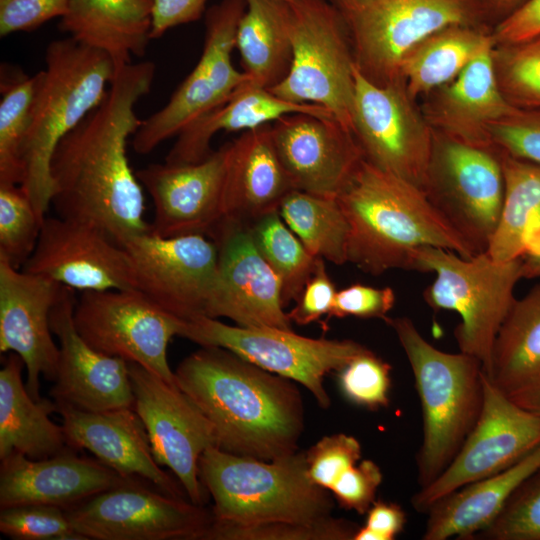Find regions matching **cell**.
<instances>
[{"mask_svg":"<svg viewBox=\"0 0 540 540\" xmlns=\"http://www.w3.org/2000/svg\"><path fill=\"white\" fill-rule=\"evenodd\" d=\"M180 337L200 346L227 349L264 370L298 382L322 408L330 405L323 386L325 376L339 371L366 349L352 340L314 339L272 327L230 326L208 316L184 321Z\"/></svg>","mask_w":540,"mask_h":540,"instance_id":"7c38bea8","label":"cell"},{"mask_svg":"<svg viewBox=\"0 0 540 540\" xmlns=\"http://www.w3.org/2000/svg\"><path fill=\"white\" fill-rule=\"evenodd\" d=\"M291 113L334 118L329 111L320 106L289 102L266 88L245 82L223 105L186 126L177 135V140L167 154L165 162L172 164L200 162L213 152L210 142L218 132L252 130Z\"/></svg>","mask_w":540,"mask_h":540,"instance_id":"4dcf8cb0","label":"cell"},{"mask_svg":"<svg viewBox=\"0 0 540 540\" xmlns=\"http://www.w3.org/2000/svg\"><path fill=\"white\" fill-rule=\"evenodd\" d=\"M359 527L347 520L325 519L312 523L271 522L245 527L210 525L205 540H353Z\"/></svg>","mask_w":540,"mask_h":540,"instance_id":"b9f144b4","label":"cell"},{"mask_svg":"<svg viewBox=\"0 0 540 540\" xmlns=\"http://www.w3.org/2000/svg\"><path fill=\"white\" fill-rule=\"evenodd\" d=\"M484 48L449 83L419 105L433 131L479 147H493L489 126L515 109L504 97L494 70L492 50Z\"/></svg>","mask_w":540,"mask_h":540,"instance_id":"4316f807","label":"cell"},{"mask_svg":"<svg viewBox=\"0 0 540 540\" xmlns=\"http://www.w3.org/2000/svg\"><path fill=\"white\" fill-rule=\"evenodd\" d=\"M539 445L540 416L515 403L483 373L476 424L444 472L413 495L412 507L426 514L440 498L509 468Z\"/></svg>","mask_w":540,"mask_h":540,"instance_id":"2e32d148","label":"cell"},{"mask_svg":"<svg viewBox=\"0 0 540 540\" xmlns=\"http://www.w3.org/2000/svg\"><path fill=\"white\" fill-rule=\"evenodd\" d=\"M228 145L224 220L251 224L278 211L282 200L295 189L275 149L271 123L242 132Z\"/></svg>","mask_w":540,"mask_h":540,"instance_id":"83f0119b","label":"cell"},{"mask_svg":"<svg viewBox=\"0 0 540 540\" xmlns=\"http://www.w3.org/2000/svg\"><path fill=\"white\" fill-rule=\"evenodd\" d=\"M390 371L388 363L366 348L338 371L341 390L357 405L368 409L386 407L389 403Z\"/></svg>","mask_w":540,"mask_h":540,"instance_id":"f6af8a7d","label":"cell"},{"mask_svg":"<svg viewBox=\"0 0 540 540\" xmlns=\"http://www.w3.org/2000/svg\"><path fill=\"white\" fill-rule=\"evenodd\" d=\"M0 531L15 540H86L75 531L65 509L49 505L1 509Z\"/></svg>","mask_w":540,"mask_h":540,"instance_id":"ee69618b","label":"cell"},{"mask_svg":"<svg viewBox=\"0 0 540 540\" xmlns=\"http://www.w3.org/2000/svg\"><path fill=\"white\" fill-rule=\"evenodd\" d=\"M395 292L391 287L375 288L356 283L337 291L330 317L385 319L395 304Z\"/></svg>","mask_w":540,"mask_h":540,"instance_id":"f907efd6","label":"cell"},{"mask_svg":"<svg viewBox=\"0 0 540 540\" xmlns=\"http://www.w3.org/2000/svg\"><path fill=\"white\" fill-rule=\"evenodd\" d=\"M210 238L218 262L204 316L226 317L241 327L292 330L281 280L257 249L249 224L223 220Z\"/></svg>","mask_w":540,"mask_h":540,"instance_id":"d6986e66","label":"cell"},{"mask_svg":"<svg viewBox=\"0 0 540 540\" xmlns=\"http://www.w3.org/2000/svg\"><path fill=\"white\" fill-rule=\"evenodd\" d=\"M228 150L226 143L197 163H153L136 172L153 202V233L162 237L213 234L224 220Z\"/></svg>","mask_w":540,"mask_h":540,"instance_id":"44dd1931","label":"cell"},{"mask_svg":"<svg viewBox=\"0 0 540 540\" xmlns=\"http://www.w3.org/2000/svg\"><path fill=\"white\" fill-rule=\"evenodd\" d=\"M336 292L335 285L326 271L324 259L318 258L296 305L288 313L290 320L299 325H307L324 315L329 316Z\"/></svg>","mask_w":540,"mask_h":540,"instance_id":"816d5d0a","label":"cell"},{"mask_svg":"<svg viewBox=\"0 0 540 540\" xmlns=\"http://www.w3.org/2000/svg\"><path fill=\"white\" fill-rule=\"evenodd\" d=\"M277 1H292V0H277Z\"/></svg>","mask_w":540,"mask_h":540,"instance_id":"91938a15","label":"cell"},{"mask_svg":"<svg viewBox=\"0 0 540 540\" xmlns=\"http://www.w3.org/2000/svg\"><path fill=\"white\" fill-rule=\"evenodd\" d=\"M488 132L491 144L501 152L540 165V109L515 107Z\"/></svg>","mask_w":540,"mask_h":540,"instance_id":"bcb514c9","label":"cell"},{"mask_svg":"<svg viewBox=\"0 0 540 540\" xmlns=\"http://www.w3.org/2000/svg\"><path fill=\"white\" fill-rule=\"evenodd\" d=\"M22 270L81 291L135 290L126 249L100 229L46 217L34 251Z\"/></svg>","mask_w":540,"mask_h":540,"instance_id":"ffe728a7","label":"cell"},{"mask_svg":"<svg viewBox=\"0 0 540 540\" xmlns=\"http://www.w3.org/2000/svg\"><path fill=\"white\" fill-rule=\"evenodd\" d=\"M134 478L65 509L76 532L93 540L204 539L212 513Z\"/></svg>","mask_w":540,"mask_h":540,"instance_id":"9a60e30c","label":"cell"},{"mask_svg":"<svg viewBox=\"0 0 540 540\" xmlns=\"http://www.w3.org/2000/svg\"><path fill=\"white\" fill-rule=\"evenodd\" d=\"M155 73L151 61L122 68L103 100L59 142L50 162L57 215L92 225L121 246L151 230L127 143L142 122L135 106L150 92Z\"/></svg>","mask_w":540,"mask_h":540,"instance_id":"6da1fadb","label":"cell"},{"mask_svg":"<svg viewBox=\"0 0 540 540\" xmlns=\"http://www.w3.org/2000/svg\"><path fill=\"white\" fill-rule=\"evenodd\" d=\"M285 4L292 62L269 91L289 102L320 106L352 132L355 61L342 14L331 0Z\"/></svg>","mask_w":540,"mask_h":540,"instance_id":"9c48e42d","label":"cell"},{"mask_svg":"<svg viewBox=\"0 0 540 540\" xmlns=\"http://www.w3.org/2000/svg\"><path fill=\"white\" fill-rule=\"evenodd\" d=\"M74 324L94 349L141 365L176 385L167 347L180 336L184 320L163 310L137 290L83 291Z\"/></svg>","mask_w":540,"mask_h":540,"instance_id":"4fadbf2b","label":"cell"},{"mask_svg":"<svg viewBox=\"0 0 540 540\" xmlns=\"http://www.w3.org/2000/svg\"><path fill=\"white\" fill-rule=\"evenodd\" d=\"M134 410L148 433L160 466L177 477L189 500L202 506L207 490L199 477L203 452L217 448L214 426L178 386L169 384L141 365L128 362Z\"/></svg>","mask_w":540,"mask_h":540,"instance_id":"e0dca14e","label":"cell"},{"mask_svg":"<svg viewBox=\"0 0 540 540\" xmlns=\"http://www.w3.org/2000/svg\"><path fill=\"white\" fill-rule=\"evenodd\" d=\"M521 259L523 278L540 277V223L531 231Z\"/></svg>","mask_w":540,"mask_h":540,"instance_id":"9f6ffc18","label":"cell"},{"mask_svg":"<svg viewBox=\"0 0 540 540\" xmlns=\"http://www.w3.org/2000/svg\"><path fill=\"white\" fill-rule=\"evenodd\" d=\"M151 39L162 37L169 29L201 18L207 0H151Z\"/></svg>","mask_w":540,"mask_h":540,"instance_id":"db71d44e","label":"cell"},{"mask_svg":"<svg viewBox=\"0 0 540 540\" xmlns=\"http://www.w3.org/2000/svg\"><path fill=\"white\" fill-rule=\"evenodd\" d=\"M382 479L379 466L371 460H363L346 470L330 491L342 507L364 514L375 502Z\"/></svg>","mask_w":540,"mask_h":540,"instance_id":"681fc988","label":"cell"},{"mask_svg":"<svg viewBox=\"0 0 540 540\" xmlns=\"http://www.w3.org/2000/svg\"><path fill=\"white\" fill-rule=\"evenodd\" d=\"M406 523V514L400 505L392 502L375 501L367 511L366 528L378 540H392Z\"/></svg>","mask_w":540,"mask_h":540,"instance_id":"11a10c76","label":"cell"},{"mask_svg":"<svg viewBox=\"0 0 540 540\" xmlns=\"http://www.w3.org/2000/svg\"><path fill=\"white\" fill-rule=\"evenodd\" d=\"M246 0H222L205 16L202 54L194 69L158 111L142 120L133 149L148 154L186 126L227 102L248 76L232 63L236 33Z\"/></svg>","mask_w":540,"mask_h":540,"instance_id":"8fae6325","label":"cell"},{"mask_svg":"<svg viewBox=\"0 0 540 540\" xmlns=\"http://www.w3.org/2000/svg\"><path fill=\"white\" fill-rule=\"evenodd\" d=\"M134 478L68 450L40 460L14 452L1 459L0 507L36 504L67 509Z\"/></svg>","mask_w":540,"mask_h":540,"instance_id":"d4e9b609","label":"cell"},{"mask_svg":"<svg viewBox=\"0 0 540 540\" xmlns=\"http://www.w3.org/2000/svg\"><path fill=\"white\" fill-rule=\"evenodd\" d=\"M352 132L364 158L423 188L434 131L403 80L378 85L356 68Z\"/></svg>","mask_w":540,"mask_h":540,"instance_id":"5bb4252c","label":"cell"},{"mask_svg":"<svg viewBox=\"0 0 540 540\" xmlns=\"http://www.w3.org/2000/svg\"><path fill=\"white\" fill-rule=\"evenodd\" d=\"M540 467V445L509 468L440 498L427 511L423 540H471L499 516L511 495Z\"/></svg>","mask_w":540,"mask_h":540,"instance_id":"f546056e","label":"cell"},{"mask_svg":"<svg viewBox=\"0 0 540 540\" xmlns=\"http://www.w3.org/2000/svg\"><path fill=\"white\" fill-rule=\"evenodd\" d=\"M0 101V184L21 185V147L41 71L29 76L21 71L1 74Z\"/></svg>","mask_w":540,"mask_h":540,"instance_id":"f35d334b","label":"cell"},{"mask_svg":"<svg viewBox=\"0 0 540 540\" xmlns=\"http://www.w3.org/2000/svg\"><path fill=\"white\" fill-rule=\"evenodd\" d=\"M24 362L12 352L0 370V460L17 452L32 460L65 452L63 426L49 415L57 404L46 398L34 400L22 382Z\"/></svg>","mask_w":540,"mask_h":540,"instance_id":"1f68e13d","label":"cell"},{"mask_svg":"<svg viewBox=\"0 0 540 540\" xmlns=\"http://www.w3.org/2000/svg\"><path fill=\"white\" fill-rule=\"evenodd\" d=\"M336 199L349 224L347 262L365 273L413 270L415 253L427 246L476 255L421 188L365 158Z\"/></svg>","mask_w":540,"mask_h":540,"instance_id":"3957f363","label":"cell"},{"mask_svg":"<svg viewBox=\"0 0 540 540\" xmlns=\"http://www.w3.org/2000/svg\"><path fill=\"white\" fill-rule=\"evenodd\" d=\"M43 220L20 185L0 184V258L23 266L37 244Z\"/></svg>","mask_w":540,"mask_h":540,"instance_id":"60d3db41","label":"cell"},{"mask_svg":"<svg viewBox=\"0 0 540 540\" xmlns=\"http://www.w3.org/2000/svg\"><path fill=\"white\" fill-rule=\"evenodd\" d=\"M472 540H540V467L520 484L493 523Z\"/></svg>","mask_w":540,"mask_h":540,"instance_id":"7bdbcfd3","label":"cell"},{"mask_svg":"<svg viewBox=\"0 0 540 540\" xmlns=\"http://www.w3.org/2000/svg\"><path fill=\"white\" fill-rule=\"evenodd\" d=\"M123 247L132 261L135 290L182 320L205 315L218 262L212 239L203 234L162 237L150 230Z\"/></svg>","mask_w":540,"mask_h":540,"instance_id":"ac0fdd59","label":"cell"},{"mask_svg":"<svg viewBox=\"0 0 540 540\" xmlns=\"http://www.w3.org/2000/svg\"><path fill=\"white\" fill-rule=\"evenodd\" d=\"M422 190L474 254L487 251L504 196L501 153L497 148L473 146L434 131Z\"/></svg>","mask_w":540,"mask_h":540,"instance_id":"30bf717a","label":"cell"},{"mask_svg":"<svg viewBox=\"0 0 540 540\" xmlns=\"http://www.w3.org/2000/svg\"><path fill=\"white\" fill-rule=\"evenodd\" d=\"M346 23L355 66L369 81L402 80L405 55L450 25L494 27L482 0H331Z\"/></svg>","mask_w":540,"mask_h":540,"instance_id":"ba28073f","label":"cell"},{"mask_svg":"<svg viewBox=\"0 0 540 540\" xmlns=\"http://www.w3.org/2000/svg\"><path fill=\"white\" fill-rule=\"evenodd\" d=\"M492 28L446 26L417 43L403 58L400 76L416 102L456 78L487 46Z\"/></svg>","mask_w":540,"mask_h":540,"instance_id":"d6a6232c","label":"cell"},{"mask_svg":"<svg viewBox=\"0 0 540 540\" xmlns=\"http://www.w3.org/2000/svg\"><path fill=\"white\" fill-rule=\"evenodd\" d=\"M21 147V188L44 221L51 206L50 162L59 142L105 97L115 76L104 52L68 37L49 43Z\"/></svg>","mask_w":540,"mask_h":540,"instance_id":"277c9868","label":"cell"},{"mask_svg":"<svg viewBox=\"0 0 540 540\" xmlns=\"http://www.w3.org/2000/svg\"><path fill=\"white\" fill-rule=\"evenodd\" d=\"M413 270L433 272L424 290L425 302L434 310L460 315L454 330L459 350L477 358L487 375L497 334L516 298L522 277V259H493L487 252L471 258L438 247H422L414 255Z\"/></svg>","mask_w":540,"mask_h":540,"instance_id":"52a82bcc","label":"cell"},{"mask_svg":"<svg viewBox=\"0 0 540 540\" xmlns=\"http://www.w3.org/2000/svg\"><path fill=\"white\" fill-rule=\"evenodd\" d=\"M249 227L260 254L281 280L284 306L296 302L318 258L309 253L278 211L261 216Z\"/></svg>","mask_w":540,"mask_h":540,"instance_id":"74e56055","label":"cell"},{"mask_svg":"<svg viewBox=\"0 0 540 540\" xmlns=\"http://www.w3.org/2000/svg\"><path fill=\"white\" fill-rule=\"evenodd\" d=\"M56 404L70 448L86 449L119 474L142 478L165 494L183 498L181 488L156 462L145 425L133 407L90 412Z\"/></svg>","mask_w":540,"mask_h":540,"instance_id":"484cf974","label":"cell"},{"mask_svg":"<svg viewBox=\"0 0 540 540\" xmlns=\"http://www.w3.org/2000/svg\"><path fill=\"white\" fill-rule=\"evenodd\" d=\"M59 30L85 46L106 53L115 75L143 57L151 40V0H70Z\"/></svg>","mask_w":540,"mask_h":540,"instance_id":"f1b7e54d","label":"cell"},{"mask_svg":"<svg viewBox=\"0 0 540 540\" xmlns=\"http://www.w3.org/2000/svg\"><path fill=\"white\" fill-rule=\"evenodd\" d=\"M235 48L249 82L270 90L288 74L292 43L285 1L246 0Z\"/></svg>","mask_w":540,"mask_h":540,"instance_id":"836d02e7","label":"cell"},{"mask_svg":"<svg viewBox=\"0 0 540 540\" xmlns=\"http://www.w3.org/2000/svg\"><path fill=\"white\" fill-rule=\"evenodd\" d=\"M67 287L15 268L0 258V352L18 354L27 370L26 389L39 400V377L54 381L59 347L52 339L50 314Z\"/></svg>","mask_w":540,"mask_h":540,"instance_id":"603a6c76","label":"cell"},{"mask_svg":"<svg viewBox=\"0 0 540 540\" xmlns=\"http://www.w3.org/2000/svg\"><path fill=\"white\" fill-rule=\"evenodd\" d=\"M500 153L504 196L486 252L495 260L509 261L523 256L531 231L540 223V165Z\"/></svg>","mask_w":540,"mask_h":540,"instance_id":"d590c367","label":"cell"},{"mask_svg":"<svg viewBox=\"0 0 540 540\" xmlns=\"http://www.w3.org/2000/svg\"><path fill=\"white\" fill-rule=\"evenodd\" d=\"M278 212L311 255L337 265L347 262L349 224L336 198L292 190Z\"/></svg>","mask_w":540,"mask_h":540,"instance_id":"8d00e7d4","label":"cell"},{"mask_svg":"<svg viewBox=\"0 0 540 540\" xmlns=\"http://www.w3.org/2000/svg\"><path fill=\"white\" fill-rule=\"evenodd\" d=\"M486 376L507 396L540 383V285L512 305L495 339Z\"/></svg>","mask_w":540,"mask_h":540,"instance_id":"e575fe53","label":"cell"},{"mask_svg":"<svg viewBox=\"0 0 540 540\" xmlns=\"http://www.w3.org/2000/svg\"><path fill=\"white\" fill-rule=\"evenodd\" d=\"M509 397L522 408L540 416V383Z\"/></svg>","mask_w":540,"mask_h":540,"instance_id":"680465c9","label":"cell"},{"mask_svg":"<svg viewBox=\"0 0 540 540\" xmlns=\"http://www.w3.org/2000/svg\"><path fill=\"white\" fill-rule=\"evenodd\" d=\"M199 477L214 501V526L312 523L333 507L327 489L308 475L306 452L265 461L210 447L199 459Z\"/></svg>","mask_w":540,"mask_h":540,"instance_id":"5b68a950","label":"cell"},{"mask_svg":"<svg viewBox=\"0 0 540 540\" xmlns=\"http://www.w3.org/2000/svg\"><path fill=\"white\" fill-rule=\"evenodd\" d=\"M501 92L516 108L540 109V37L492 50Z\"/></svg>","mask_w":540,"mask_h":540,"instance_id":"ab89813d","label":"cell"},{"mask_svg":"<svg viewBox=\"0 0 540 540\" xmlns=\"http://www.w3.org/2000/svg\"><path fill=\"white\" fill-rule=\"evenodd\" d=\"M278 157L295 190L337 198L364 159L354 134L334 118L291 113L271 123Z\"/></svg>","mask_w":540,"mask_h":540,"instance_id":"7402d4cb","label":"cell"},{"mask_svg":"<svg viewBox=\"0 0 540 540\" xmlns=\"http://www.w3.org/2000/svg\"><path fill=\"white\" fill-rule=\"evenodd\" d=\"M174 373L214 426L218 449L265 461L296 452L303 405L293 380L216 346H201Z\"/></svg>","mask_w":540,"mask_h":540,"instance_id":"7a4b0ae2","label":"cell"},{"mask_svg":"<svg viewBox=\"0 0 540 540\" xmlns=\"http://www.w3.org/2000/svg\"><path fill=\"white\" fill-rule=\"evenodd\" d=\"M73 289L67 287L50 314L59 341V360L50 396L56 403L100 412L134 406L128 362L91 347L77 331Z\"/></svg>","mask_w":540,"mask_h":540,"instance_id":"cb8c5ba5","label":"cell"},{"mask_svg":"<svg viewBox=\"0 0 540 540\" xmlns=\"http://www.w3.org/2000/svg\"><path fill=\"white\" fill-rule=\"evenodd\" d=\"M361 445L353 436H325L306 452L308 475L318 486L331 490L338 478L358 463Z\"/></svg>","mask_w":540,"mask_h":540,"instance_id":"7dc6e473","label":"cell"},{"mask_svg":"<svg viewBox=\"0 0 540 540\" xmlns=\"http://www.w3.org/2000/svg\"><path fill=\"white\" fill-rule=\"evenodd\" d=\"M495 44H512L540 37V0H528L492 29Z\"/></svg>","mask_w":540,"mask_h":540,"instance_id":"f5cc1de1","label":"cell"},{"mask_svg":"<svg viewBox=\"0 0 540 540\" xmlns=\"http://www.w3.org/2000/svg\"><path fill=\"white\" fill-rule=\"evenodd\" d=\"M410 363L421 410L423 436L416 456L424 488L452 462L476 424L483 404V368L472 355L430 344L409 317H386Z\"/></svg>","mask_w":540,"mask_h":540,"instance_id":"8992f818","label":"cell"},{"mask_svg":"<svg viewBox=\"0 0 540 540\" xmlns=\"http://www.w3.org/2000/svg\"><path fill=\"white\" fill-rule=\"evenodd\" d=\"M70 0H0V36L30 32L44 23L62 18Z\"/></svg>","mask_w":540,"mask_h":540,"instance_id":"c3c4849f","label":"cell"},{"mask_svg":"<svg viewBox=\"0 0 540 540\" xmlns=\"http://www.w3.org/2000/svg\"><path fill=\"white\" fill-rule=\"evenodd\" d=\"M494 23H498L528 0H482Z\"/></svg>","mask_w":540,"mask_h":540,"instance_id":"6f0895ef","label":"cell"}]
</instances>
